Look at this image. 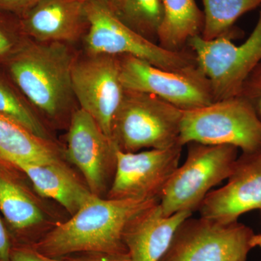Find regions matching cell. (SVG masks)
I'll return each instance as SVG.
<instances>
[{"label":"cell","instance_id":"6","mask_svg":"<svg viewBox=\"0 0 261 261\" xmlns=\"http://www.w3.org/2000/svg\"><path fill=\"white\" fill-rule=\"evenodd\" d=\"M238 150L231 145L188 144L186 161L176 168L160 197L163 215L198 210L211 189L229 177Z\"/></svg>","mask_w":261,"mask_h":261},{"label":"cell","instance_id":"9","mask_svg":"<svg viewBox=\"0 0 261 261\" xmlns=\"http://www.w3.org/2000/svg\"><path fill=\"white\" fill-rule=\"evenodd\" d=\"M121 78L126 90L153 94L181 111L215 101L210 82L197 65L168 70L135 57L121 56Z\"/></svg>","mask_w":261,"mask_h":261},{"label":"cell","instance_id":"27","mask_svg":"<svg viewBox=\"0 0 261 261\" xmlns=\"http://www.w3.org/2000/svg\"><path fill=\"white\" fill-rule=\"evenodd\" d=\"M12 248L9 234L0 219V261H10Z\"/></svg>","mask_w":261,"mask_h":261},{"label":"cell","instance_id":"4","mask_svg":"<svg viewBox=\"0 0 261 261\" xmlns=\"http://www.w3.org/2000/svg\"><path fill=\"white\" fill-rule=\"evenodd\" d=\"M183 111L153 94L126 90L113 119L111 140L123 152L180 145Z\"/></svg>","mask_w":261,"mask_h":261},{"label":"cell","instance_id":"8","mask_svg":"<svg viewBox=\"0 0 261 261\" xmlns=\"http://www.w3.org/2000/svg\"><path fill=\"white\" fill-rule=\"evenodd\" d=\"M255 233L246 225L191 216L179 225L159 261H247Z\"/></svg>","mask_w":261,"mask_h":261},{"label":"cell","instance_id":"5","mask_svg":"<svg viewBox=\"0 0 261 261\" xmlns=\"http://www.w3.org/2000/svg\"><path fill=\"white\" fill-rule=\"evenodd\" d=\"M179 143L231 145L243 153L261 150V119L240 96L183 111Z\"/></svg>","mask_w":261,"mask_h":261},{"label":"cell","instance_id":"3","mask_svg":"<svg viewBox=\"0 0 261 261\" xmlns=\"http://www.w3.org/2000/svg\"><path fill=\"white\" fill-rule=\"evenodd\" d=\"M84 7L89 25L85 38L89 55L133 56L168 70L197 66L191 49L167 50L142 37L122 21L109 0H88Z\"/></svg>","mask_w":261,"mask_h":261},{"label":"cell","instance_id":"21","mask_svg":"<svg viewBox=\"0 0 261 261\" xmlns=\"http://www.w3.org/2000/svg\"><path fill=\"white\" fill-rule=\"evenodd\" d=\"M116 10L128 27L151 42H158L163 20L161 0H122Z\"/></svg>","mask_w":261,"mask_h":261},{"label":"cell","instance_id":"16","mask_svg":"<svg viewBox=\"0 0 261 261\" xmlns=\"http://www.w3.org/2000/svg\"><path fill=\"white\" fill-rule=\"evenodd\" d=\"M13 165L28 176L39 195L57 201L71 216L94 195L60 162Z\"/></svg>","mask_w":261,"mask_h":261},{"label":"cell","instance_id":"11","mask_svg":"<svg viewBox=\"0 0 261 261\" xmlns=\"http://www.w3.org/2000/svg\"><path fill=\"white\" fill-rule=\"evenodd\" d=\"M182 147L176 145L142 152H123L115 146L116 170L108 198L159 200L179 166Z\"/></svg>","mask_w":261,"mask_h":261},{"label":"cell","instance_id":"14","mask_svg":"<svg viewBox=\"0 0 261 261\" xmlns=\"http://www.w3.org/2000/svg\"><path fill=\"white\" fill-rule=\"evenodd\" d=\"M190 211L163 215L159 202L136 215L123 231V240L132 261H159L179 225L192 216Z\"/></svg>","mask_w":261,"mask_h":261},{"label":"cell","instance_id":"13","mask_svg":"<svg viewBox=\"0 0 261 261\" xmlns=\"http://www.w3.org/2000/svg\"><path fill=\"white\" fill-rule=\"evenodd\" d=\"M67 142V157L83 174L89 191L99 197L110 171L116 170L112 140L89 113L80 109L72 115Z\"/></svg>","mask_w":261,"mask_h":261},{"label":"cell","instance_id":"1","mask_svg":"<svg viewBox=\"0 0 261 261\" xmlns=\"http://www.w3.org/2000/svg\"><path fill=\"white\" fill-rule=\"evenodd\" d=\"M159 200H113L93 195L66 222L46 233L34 248L51 258L76 253L128 254L123 243L126 225Z\"/></svg>","mask_w":261,"mask_h":261},{"label":"cell","instance_id":"10","mask_svg":"<svg viewBox=\"0 0 261 261\" xmlns=\"http://www.w3.org/2000/svg\"><path fill=\"white\" fill-rule=\"evenodd\" d=\"M72 89L81 109L89 113L111 140L113 119L126 89L121 78V56L89 55L74 62Z\"/></svg>","mask_w":261,"mask_h":261},{"label":"cell","instance_id":"26","mask_svg":"<svg viewBox=\"0 0 261 261\" xmlns=\"http://www.w3.org/2000/svg\"><path fill=\"white\" fill-rule=\"evenodd\" d=\"M42 0H0V10L23 15Z\"/></svg>","mask_w":261,"mask_h":261},{"label":"cell","instance_id":"20","mask_svg":"<svg viewBox=\"0 0 261 261\" xmlns=\"http://www.w3.org/2000/svg\"><path fill=\"white\" fill-rule=\"evenodd\" d=\"M0 211L15 230L23 231L41 224L44 215L21 187L0 173Z\"/></svg>","mask_w":261,"mask_h":261},{"label":"cell","instance_id":"7","mask_svg":"<svg viewBox=\"0 0 261 261\" xmlns=\"http://www.w3.org/2000/svg\"><path fill=\"white\" fill-rule=\"evenodd\" d=\"M187 46L208 79L215 101L239 96L244 82L261 62V7L255 28L242 44L228 37L205 40L198 35Z\"/></svg>","mask_w":261,"mask_h":261},{"label":"cell","instance_id":"25","mask_svg":"<svg viewBox=\"0 0 261 261\" xmlns=\"http://www.w3.org/2000/svg\"><path fill=\"white\" fill-rule=\"evenodd\" d=\"M84 256L76 257H65L54 258L56 261H132L128 254L111 255L104 253H84Z\"/></svg>","mask_w":261,"mask_h":261},{"label":"cell","instance_id":"28","mask_svg":"<svg viewBox=\"0 0 261 261\" xmlns=\"http://www.w3.org/2000/svg\"><path fill=\"white\" fill-rule=\"evenodd\" d=\"M15 41L8 31L0 27V57L6 56L15 50Z\"/></svg>","mask_w":261,"mask_h":261},{"label":"cell","instance_id":"19","mask_svg":"<svg viewBox=\"0 0 261 261\" xmlns=\"http://www.w3.org/2000/svg\"><path fill=\"white\" fill-rule=\"evenodd\" d=\"M204 5V25L201 37L212 40L226 37H241L242 32L234 25L245 13L261 7V0H202Z\"/></svg>","mask_w":261,"mask_h":261},{"label":"cell","instance_id":"29","mask_svg":"<svg viewBox=\"0 0 261 261\" xmlns=\"http://www.w3.org/2000/svg\"><path fill=\"white\" fill-rule=\"evenodd\" d=\"M252 248H255V247H260L261 248V233H259V234H255V233L252 240Z\"/></svg>","mask_w":261,"mask_h":261},{"label":"cell","instance_id":"23","mask_svg":"<svg viewBox=\"0 0 261 261\" xmlns=\"http://www.w3.org/2000/svg\"><path fill=\"white\" fill-rule=\"evenodd\" d=\"M239 96L247 101L261 119V62L244 82Z\"/></svg>","mask_w":261,"mask_h":261},{"label":"cell","instance_id":"24","mask_svg":"<svg viewBox=\"0 0 261 261\" xmlns=\"http://www.w3.org/2000/svg\"><path fill=\"white\" fill-rule=\"evenodd\" d=\"M10 261H56L37 251L34 247H13Z\"/></svg>","mask_w":261,"mask_h":261},{"label":"cell","instance_id":"22","mask_svg":"<svg viewBox=\"0 0 261 261\" xmlns=\"http://www.w3.org/2000/svg\"><path fill=\"white\" fill-rule=\"evenodd\" d=\"M0 114L14 120L34 135L47 140V132L37 116L9 87L2 82H0Z\"/></svg>","mask_w":261,"mask_h":261},{"label":"cell","instance_id":"18","mask_svg":"<svg viewBox=\"0 0 261 261\" xmlns=\"http://www.w3.org/2000/svg\"><path fill=\"white\" fill-rule=\"evenodd\" d=\"M0 159L17 162H60L48 140L37 137L21 124L0 114Z\"/></svg>","mask_w":261,"mask_h":261},{"label":"cell","instance_id":"2","mask_svg":"<svg viewBox=\"0 0 261 261\" xmlns=\"http://www.w3.org/2000/svg\"><path fill=\"white\" fill-rule=\"evenodd\" d=\"M74 62L65 43H29L13 54L9 70L36 107L48 116H56L74 96L71 80Z\"/></svg>","mask_w":261,"mask_h":261},{"label":"cell","instance_id":"30","mask_svg":"<svg viewBox=\"0 0 261 261\" xmlns=\"http://www.w3.org/2000/svg\"><path fill=\"white\" fill-rule=\"evenodd\" d=\"M76 1L81 2V3H85V2L88 1V0H76ZM111 2V4L114 7L115 9H118L119 5H121L122 0H109Z\"/></svg>","mask_w":261,"mask_h":261},{"label":"cell","instance_id":"17","mask_svg":"<svg viewBox=\"0 0 261 261\" xmlns=\"http://www.w3.org/2000/svg\"><path fill=\"white\" fill-rule=\"evenodd\" d=\"M163 20L158 35V44L167 50L187 49L192 37L201 35L204 13L195 0H161Z\"/></svg>","mask_w":261,"mask_h":261},{"label":"cell","instance_id":"12","mask_svg":"<svg viewBox=\"0 0 261 261\" xmlns=\"http://www.w3.org/2000/svg\"><path fill=\"white\" fill-rule=\"evenodd\" d=\"M225 186L209 192L198 210L200 217L222 223L261 208V150L242 153Z\"/></svg>","mask_w":261,"mask_h":261},{"label":"cell","instance_id":"15","mask_svg":"<svg viewBox=\"0 0 261 261\" xmlns=\"http://www.w3.org/2000/svg\"><path fill=\"white\" fill-rule=\"evenodd\" d=\"M87 23L84 3L42 0L23 15L22 28L37 42H74Z\"/></svg>","mask_w":261,"mask_h":261}]
</instances>
